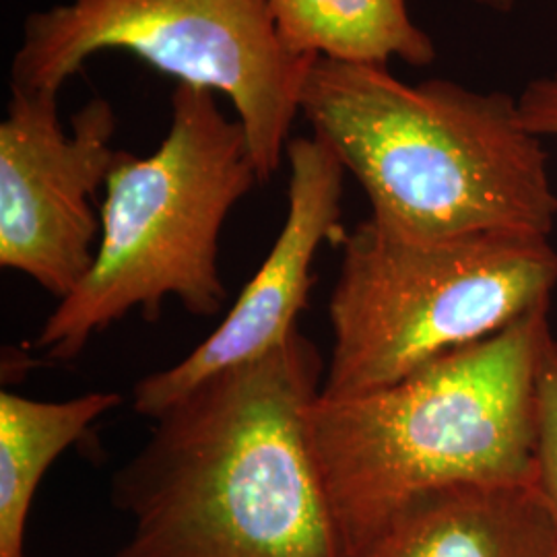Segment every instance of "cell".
Instances as JSON below:
<instances>
[{
	"instance_id": "13",
	"label": "cell",
	"mask_w": 557,
	"mask_h": 557,
	"mask_svg": "<svg viewBox=\"0 0 557 557\" xmlns=\"http://www.w3.org/2000/svg\"><path fill=\"white\" fill-rule=\"evenodd\" d=\"M518 100L522 124L541 137H557V73L531 81Z\"/></svg>"
},
{
	"instance_id": "4",
	"label": "cell",
	"mask_w": 557,
	"mask_h": 557,
	"mask_svg": "<svg viewBox=\"0 0 557 557\" xmlns=\"http://www.w3.org/2000/svg\"><path fill=\"white\" fill-rule=\"evenodd\" d=\"M255 184L259 174L239 120L221 114L213 89L178 83L158 151L149 158L122 151L106 182L94 264L60 299L34 347L71 361L135 310L160 319L168 298L190 317H218L227 301L221 230Z\"/></svg>"
},
{
	"instance_id": "6",
	"label": "cell",
	"mask_w": 557,
	"mask_h": 557,
	"mask_svg": "<svg viewBox=\"0 0 557 557\" xmlns=\"http://www.w3.org/2000/svg\"><path fill=\"white\" fill-rule=\"evenodd\" d=\"M103 50L131 52L178 83L223 94L260 184L277 174L317 59L285 50L267 0H69L25 20L9 85L59 94Z\"/></svg>"
},
{
	"instance_id": "9",
	"label": "cell",
	"mask_w": 557,
	"mask_h": 557,
	"mask_svg": "<svg viewBox=\"0 0 557 557\" xmlns=\"http://www.w3.org/2000/svg\"><path fill=\"white\" fill-rule=\"evenodd\" d=\"M349 557H557L533 485H462L398 508Z\"/></svg>"
},
{
	"instance_id": "10",
	"label": "cell",
	"mask_w": 557,
	"mask_h": 557,
	"mask_svg": "<svg viewBox=\"0 0 557 557\" xmlns=\"http://www.w3.org/2000/svg\"><path fill=\"white\" fill-rule=\"evenodd\" d=\"M120 405L119 393L108 391L66 400L0 393V557H27V520L41 479L62 453Z\"/></svg>"
},
{
	"instance_id": "1",
	"label": "cell",
	"mask_w": 557,
	"mask_h": 557,
	"mask_svg": "<svg viewBox=\"0 0 557 557\" xmlns=\"http://www.w3.org/2000/svg\"><path fill=\"white\" fill-rule=\"evenodd\" d=\"M324 370L296 331L153 419L112 479L131 520L112 557H349L308 423Z\"/></svg>"
},
{
	"instance_id": "14",
	"label": "cell",
	"mask_w": 557,
	"mask_h": 557,
	"mask_svg": "<svg viewBox=\"0 0 557 557\" xmlns=\"http://www.w3.org/2000/svg\"><path fill=\"white\" fill-rule=\"evenodd\" d=\"M485 9H492V11H498V13H508L512 11L518 4V0H473Z\"/></svg>"
},
{
	"instance_id": "3",
	"label": "cell",
	"mask_w": 557,
	"mask_h": 557,
	"mask_svg": "<svg viewBox=\"0 0 557 557\" xmlns=\"http://www.w3.org/2000/svg\"><path fill=\"white\" fill-rule=\"evenodd\" d=\"M547 310L386 386L312 403V448L349 556L423 494L531 485Z\"/></svg>"
},
{
	"instance_id": "2",
	"label": "cell",
	"mask_w": 557,
	"mask_h": 557,
	"mask_svg": "<svg viewBox=\"0 0 557 557\" xmlns=\"http://www.w3.org/2000/svg\"><path fill=\"white\" fill-rule=\"evenodd\" d=\"M299 114L358 178L380 227L416 239L549 236L557 195L518 100L386 66L320 59Z\"/></svg>"
},
{
	"instance_id": "8",
	"label": "cell",
	"mask_w": 557,
	"mask_h": 557,
	"mask_svg": "<svg viewBox=\"0 0 557 557\" xmlns=\"http://www.w3.org/2000/svg\"><path fill=\"white\" fill-rule=\"evenodd\" d=\"M287 215L255 277L242 289L220 326L178 363L140 379L133 407L153 419L202 382L269 356L298 331L314 283L312 264L324 242L341 244L345 165L319 135L287 143Z\"/></svg>"
},
{
	"instance_id": "12",
	"label": "cell",
	"mask_w": 557,
	"mask_h": 557,
	"mask_svg": "<svg viewBox=\"0 0 557 557\" xmlns=\"http://www.w3.org/2000/svg\"><path fill=\"white\" fill-rule=\"evenodd\" d=\"M531 485L557 533V338L554 333L545 338L539 359Z\"/></svg>"
},
{
	"instance_id": "11",
	"label": "cell",
	"mask_w": 557,
	"mask_h": 557,
	"mask_svg": "<svg viewBox=\"0 0 557 557\" xmlns=\"http://www.w3.org/2000/svg\"><path fill=\"white\" fill-rule=\"evenodd\" d=\"M278 40L296 57L386 66H428L432 38L411 20L407 0H267Z\"/></svg>"
},
{
	"instance_id": "5",
	"label": "cell",
	"mask_w": 557,
	"mask_h": 557,
	"mask_svg": "<svg viewBox=\"0 0 557 557\" xmlns=\"http://www.w3.org/2000/svg\"><path fill=\"white\" fill-rule=\"evenodd\" d=\"M322 397H351L494 337L547 310L557 285L549 236L405 238L372 220L338 244Z\"/></svg>"
},
{
	"instance_id": "7",
	"label": "cell",
	"mask_w": 557,
	"mask_h": 557,
	"mask_svg": "<svg viewBox=\"0 0 557 557\" xmlns=\"http://www.w3.org/2000/svg\"><path fill=\"white\" fill-rule=\"evenodd\" d=\"M71 124L66 135L57 91L20 89L0 122V267L59 301L94 264L101 223L91 202L122 156L110 101H87Z\"/></svg>"
}]
</instances>
